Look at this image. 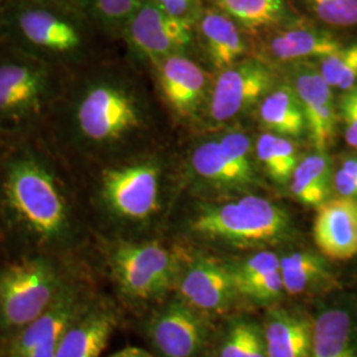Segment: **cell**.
<instances>
[{
  "label": "cell",
  "instance_id": "15",
  "mask_svg": "<svg viewBox=\"0 0 357 357\" xmlns=\"http://www.w3.org/2000/svg\"><path fill=\"white\" fill-rule=\"evenodd\" d=\"M314 240L321 255L333 261L357 257V200L336 197L318 206Z\"/></svg>",
  "mask_w": 357,
  "mask_h": 357
},
{
  "label": "cell",
  "instance_id": "35",
  "mask_svg": "<svg viewBox=\"0 0 357 357\" xmlns=\"http://www.w3.org/2000/svg\"><path fill=\"white\" fill-rule=\"evenodd\" d=\"M340 107L344 123L345 142L357 150V86L345 91Z\"/></svg>",
  "mask_w": 357,
  "mask_h": 357
},
{
  "label": "cell",
  "instance_id": "38",
  "mask_svg": "<svg viewBox=\"0 0 357 357\" xmlns=\"http://www.w3.org/2000/svg\"><path fill=\"white\" fill-rule=\"evenodd\" d=\"M38 1L43 4H51V6H57V7H64L69 10H76V6H78V0H32Z\"/></svg>",
  "mask_w": 357,
  "mask_h": 357
},
{
  "label": "cell",
  "instance_id": "18",
  "mask_svg": "<svg viewBox=\"0 0 357 357\" xmlns=\"http://www.w3.org/2000/svg\"><path fill=\"white\" fill-rule=\"evenodd\" d=\"M311 357H357V307L324 306L314 317Z\"/></svg>",
  "mask_w": 357,
  "mask_h": 357
},
{
  "label": "cell",
  "instance_id": "8",
  "mask_svg": "<svg viewBox=\"0 0 357 357\" xmlns=\"http://www.w3.org/2000/svg\"><path fill=\"white\" fill-rule=\"evenodd\" d=\"M101 293L96 268L85 262L65 284L59 298L41 317L0 348V357H54L70 324Z\"/></svg>",
  "mask_w": 357,
  "mask_h": 357
},
{
  "label": "cell",
  "instance_id": "13",
  "mask_svg": "<svg viewBox=\"0 0 357 357\" xmlns=\"http://www.w3.org/2000/svg\"><path fill=\"white\" fill-rule=\"evenodd\" d=\"M250 141L241 132H230L221 141L208 142L192 156L195 171L212 183L243 187L253 183Z\"/></svg>",
  "mask_w": 357,
  "mask_h": 357
},
{
  "label": "cell",
  "instance_id": "16",
  "mask_svg": "<svg viewBox=\"0 0 357 357\" xmlns=\"http://www.w3.org/2000/svg\"><path fill=\"white\" fill-rule=\"evenodd\" d=\"M295 93L302 105L311 141L318 153H324L335 138L336 109L332 88L312 68L301 70L295 77Z\"/></svg>",
  "mask_w": 357,
  "mask_h": 357
},
{
  "label": "cell",
  "instance_id": "11",
  "mask_svg": "<svg viewBox=\"0 0 357 357\" xmlns=\"http://www.w3.org/2000/svg\"><path fill=\"white\" fill-rule=\"evenodd\" d=\"M125 32L134 51L156 63L187 48L192 36L190 19L167 13L155 0H142Z\"/></svg>",
  "mask_w": 357,
  "mask_h": 357
},
{
  "label": "cell",
  "instance_id": "29",
  "mask_svg": "<svg viewBox=\"0 0 357 357\" xmlns=\"http://www.w3.org/2000/svg\"><path fill=\"white\" fill-rule=\"evenodd\" d=\"M142 0H78V7L107 32L125 31Z\"/></svg>",
  "mask_w": 357,
  "mask_h": 357
},
{
  "label": "cell",
  "instance_id": "36",
  "mask_svg": "<svg viewBox=\"0 0 357 357\" xmlns=\"http://www.w3.org/2000/svg\"><path fill=\"white\" fill-rule=\"evenodd\" d=\"M155 3L172 16L188 19L187 16L195 8L197 0H155Z\"/></svg>",
  "mask_w": 357,
  "mask_h": 357
},
{
  "label": "cell",
  "instance_id": "27",
  "mask_svg": "<svg viewBox=\"0 0 357 357\" xmlns=\"http://www.w3.org/2000/svg\"><path fill=\"white\" fill-rule=\"evenodd\" d=\"M217 8L249 29L274 26L284 13L283 0H215Z\"/></svg>",
  "mask_w": 357,
  "mask_h": 357
},
{
  "label": "cell",
  "instance_id": "32",
  "mask_svg": "<svg viewBox=\"0 0 357 357\" xmlns=\"http://www.w3.org/2000/svg\"><path fill=\"white\" fill-rule=\"evenodd\" d=\"M281 268V258L271 252H259L257 255L243 261L241 265L231 270L234 284H241L245 282L255 281L262 278Z\"/></svg>",
  "mask_w": 357,
  "mask_h": 357
},
{
  "label": "cell",
  "instance_id": "22",
  "mask_svg": "<svg viewBox=\"0 0 357 357\" xmlns=\"http://www.w3.org/2000/svg\"><path fill=\"white\" fill-rule=\"evenodd\" d=\"M262 123L281 137H298L306 128V118L295 90L282 86L271 91L259 106Z\"/></svg>",
  "mask_w": 357,
  "mask_h": 357
},
{
  "label": "cell",
  "instance_id": "31",
  "mask_svg": "<svg viewBox=\"0 0 357 357\" xmlns=\"http://www.w3.org/2000/svg\"><path fill=\"white\" fill-rule=\"evenodd\" d=\"M321 22L333 26H357V0H306Z\"/></svg>",
  "mask_w": 357,
  "mask_h": 357
},
{
  "label": "cell",
  "instance_id": "14",
  "mask_svg": "<svg viewBox=\"0 0 357 357\" xmlns=\"http://www.w3.org/2000/svg\"><path fill=\"white\" fill-rule=\"evenodd\" d=\"M121 323V312L102 293L61 337L54 357H101Z\"/></svg>",
  "mask_w": 357,
  "mask_h": 357
},
{
  "label": "cell",
  "instance_id": "40",
  "mask_svg": "<svg viewBox=\"0 0 357 357\" xmlns=\"http://www.w3.org/2000/svg\"><path fill=\"white\" fill-rule=\"evenodd\" d=\"M1 259H3V258H1V257H0V261H1Z\"/></svg>",
  "mask_w": 357,
  "mask_h": 357
},
{
  "label": "cell",
  "instance_id": "34",
  "mask_svg": "<svg viewBox=\"0 0 357 357\" xmlns=\"http://www.w3.org/2000/svg\"><path fill=\"white\" fill-rule=\"evenodd\" d=\"M332 184L339 197L357 200V156L345 158L333 174Z\"/></svg>",
  "mask_w": 357,
  "mask_h": 357
},
{
  "label": "cell",
  "instance_id": "20",
  "mask_svg": "<svg viewBox=\"0 0 357 357\" xmlns=\"http://www.w3.org/2000/svg\"><path fill=\"white\" fill-rule=\"evenodd\" d=\"M262 328L268 357H311L314 318L277 310Z\"/></svg>",
  "mask_w": 357,
  "mask_h": 357
},
{
  "label": "cell",
  "instance_id": "3",
  "mask_svg": "<svg viewBox=\"0 0 357 357\" xmlns=\"http://www.w3.org/2000/svg\"><path fill=\"white\" fill-rule=\"evenodd\" d=\"M72 171L94 237L112 228L113 236L105 240H128V230L144 229L159 216L163 167L156 159L135 158Z\"/></svg>",
  "mask_w": 357,
  "mask_h": 357
},
{
  "label": "cell",
  "instance_id": "1",
  "mask_svg": "<svg viewBox=\"0 0 357 357\" xmlns=\"http://www.w3.org/2000/svg\"><path fill=\"white\" fill-rule=\"evenodd\" d=\"M93 243L75 174L44 134L0 142V257L91 259Z\"/></svg>",
  "mask_w": 357,
  "mask_h": 357
},
{
  "label": "cell",
  "instance_id": "5",
  "mask_svg": "<svg viewBox=\"0 0 357 357\" xmlns=\"http://www.w3.org/2000/svg\"><path fill=\"white\" fill-rule=\"evenodd\" d=\"M91 259L26 255L0 261V348L54 303L78 268Z\"/></svg>",
  "mask_w": 357,
  "mask_h": 357
},
{
  "label": "cell",
  "instance_id": "12",
  "mask_svg": "<svg viewBox=\"0 0 357 357\" xmlns=\"http://www.w3.org/2000/svg\"><path fill=\"white\" fill-rule=\"evenodd\" d=\"M271 85V72L257 61H243L222 70L209 105L212 119L225 122L234 118L259 100Z\"/></svg>",
  "mask_w": 357,
  "mask_h": 357
},
{
  "label": "cell",
  "instance_id": "6",
  "mask_svg": "<svg viewBox=\"0 0 357 357\" xmlns=\"http://www.w3.org/2000/svg\"><path fill=\"white\" fill-rule=\"evenodd\" d=\"M91 255H100L115 290L132 305L160 302L178 280L176 253L156 238L105 240L94 237Z\"/></svg>",
  "mask_w": 357,
  "mask_h": 357
},
{
  "label": "cell",
  "instance_id": "21",
  "mask_svg": "<svg viewBox=\"0 0 357 357\" xmlns=\"http://www.w3.org/2000/svg\"><path fill=\"white\" fill-rule=\"evenodd\" d=\"M205 50L217 69L225 70L246 54V47L237 24L224 13H206L200 22Z\"/></svg>",
  "mask_w": 357,
  "mask_h": 357
},
{
  "label": "cell",
  "instance_id": "9",
  "mask_svg": "<svg viewBox=\"0 0 357 357\" xmlns=\"http://www.w3.org/2000/svg\"><path fill=\"white\" fill-rule=\"evenodd\" d=\"M192 228L209 238L234 243H268L289 228V218L280 206L258 196H245L228 204L206 209Z\"/></svg>",
  "mask_w": 357,
  "mask_h": 357
},
{
  "label": "cell",
  "instance_id": "10",
  "mask_svg": "<svg viewBox=\"0 0 357 357\" xmlns=\"http://www.w3.org/2000/svg\"><path fill=\"white\" fill-rule=\"evenodd\" d=\"M156 357H209L213 328L204 314L183 299L156 307L144 324Z\"/></svg>",
  "mask_w": 357,
  "mask_h": 357
},
{
  "label": "cell",
  "instance_id": "17",
  "mask_svg": "<svg viewBox=\"0 0 357 357\" xmlns=\"http://www.w3.org/2000/svg\"><path fill=\"white\" fill-rule=\"evenodd\" d=\"M183 301L200 312H224L237 293L231 270L204 259L187 270L180 282Z\"/></svg>",
  "mask_w": 357,
  "mask_h": 357
},
{
  "label": "cell",
  "instance_id": "19",
  "mask_svg": "<svg viewBox=\"0 0 357 357\" xmlns=\"http://www.w3.org/2000/svg\"><path fill=\"white\" fill-rule=\"evenodd\" d=\"M158 64L159 86L168 106L180 116L193 113L206 86L204 70L180 54H171Z\"/></svg>",
  "mask_w": 357,
  "mask_h": 357
},
{
  "label": "cell",
  "instance_id": "28",
  "mask_svg": "<svg viewBox=\"0 0 357 357\" xmlns=\"http://www.w3.org/2000/svg\"><path fill=\"white\" fill-rule=\"evenodd\" d=\"M257 156L268 175L277 183L291 180L298 166L296 149L291 141L281 135L265 132L257 142Z\"/></svg>",
  "mask_w": 357,
  "mask_h": 357
},
{
  "label": "cell",
  "instance_id": "39",
  "mask_svg": "<svg viewBox=\"0 0 357 357\" xmlns=\"http://www.w3.org/2000/svg\"><path fill=\"white\" fill-rule=\"evenodd\" d=\"M4 33V8L0 7V36Z\"/></svg>",
  "mask_w": 357,
  "mask_h": 357
},
{
  "label": "cell",
  "instance_id": "24",
  "mask_svg": "<svg viewBox=\"0 0 357 357\" xmlns=\"http://www.w3.org/2000/svg\"><path fill=\"white\" fill-rule=\"evenodd\" d=\"M331 162L324 153L305 158L294 171L291 192L296 200L308 206H320L328 200L332 184Z\"/></svg>",
  "mask_w": 357,
  "mask_h": 357
},
{
  "label": "cell",
  "instance_id": "7",
  "mask_svg": "<svg viewBox=\"0 0 357 357\" xmlns=\"http://www.w3.org/2000/svg\"><path fill=\"white\" fill-rule=\"evenodd\" d=\"M76 10L16 0L4 8V33L10 44L59 68L78 63L86 48Z\"/></svg>",
  "mask_w": 357,
  "mask_h": 357
},
{
  "label": "cell",
  "instance_id": "30",
  "mask_svg": "<svg viewBox=\"0 0 357 357\" xmlns=\"http://www.w3.org/2000/svg\"><path fill=\"white\" fill-rule=\"evenodd\" d=\"M319 73L330 88L354 89L357 84V43L321 59Z\"/></svg>",
  "mask_w": 357,
  "mask_h": 357
},
{
  "label": "cell",
  "instance_id": "25",
  "mask_svg": "<svg viewBox=\"0 0 357 357\" xmlns=\"http://www.w3.org/2000/svg\"><path fill=\"white\" fill-rule=\"evenodd\" d=\"M215 357H268L264 328L249 319H234L217 339Z\"/></svg>",
  "mask_w": 357,
  "mask_h": 357
},
{
  "label": "cell",
  "instance_id": "4",
  "mask_svg": "<svg viewBox=\"0 0 357 357\" xmlns=\"http://www.w3.org/2000/svg\"><path fill=\"white\" fill-rule=\"evenodd\" d=\"M66 81L56 65L11 44L0 48V142L41 135Z\"/></svg>",
  "mask_w": 357,
  "mask_h": 357
},
{
  "label": "cell",
  "instance_id": "26",
  "mask_svg": "<svg viewBox=\"0 0 357 357\" xmlns=\"http://www.w3.org/2000/svg\"><path fill=\"white\" fill-rule=\"evenodd\" d=\"M280 270L283 289L290 295L305 293L331 277L324 261L308 252H296L283 257Z\"/></svg>",
  "mask_w": 357,
  "mask_h": 357
},
{
  "label": "cell",
  "instance_id": "2",
  "mask_svg": "<svg viewBox=\"0 0 357 357\" xmlns=\"http://www.w3.org/2000/svg\"><path fill=\"white\" fill-rule=\"evenodd\" d=\"M146 128L135 93L105 77H70L44 137L70 168L109 162V155Z\"/></svg>",
  "mask_w": 357,
  "mask_h": 357
},
{
  "label": "cell",
  "instance_id": "37",
  "mask_svg": "<svg viewBox=\"0 0 357 357\" xmlns=\"http://www.w3.org/2000/svg\"><path fill=\"white\" fill-rule=\"evenodd\" d=\"M107 357H156L151 351L142 348V347H135V345H130L125 347L119 351H116L114 354L109 355Z\"/></svg>",
  "mask_w": 357,
  "mask_h": 357
},
{
  "label": "cell",
  "instance_id": "23",
  "mask_svg": "<svg viewBox=\"0 0 357 357\" xmlns=\"http://www.w3.org/2000/svg\"><path fill=\"white\" fill-rule=\"evenodd\" d=\"M342 47L339 40L328 33L312 29H291L271 40L270 52L278 60L294 61L310 57L324 59Z\"/></svg>",
  "mask_w": 357,
  "mask_h": 357
},
{
  "label": "cell",
  "instance_id": "33",
  "mask_svg": "<svg viewBox=\"0 0 357 357\" xmlns=\"http://www.w3.org/2000/svg\"><path fill=\"white\" fill-rule=\"evenodd\" d=\"M236 289H237V293L249 296L257 302L268 303V302L277 301V298L281 295L282 291H284L281 270L265 275L262 278L255 280V281L245 282L241 284H237Z\"/></svg>",
  "mask_w": 357,
  "mask_h": 357
}]
</instances>
